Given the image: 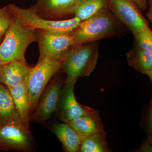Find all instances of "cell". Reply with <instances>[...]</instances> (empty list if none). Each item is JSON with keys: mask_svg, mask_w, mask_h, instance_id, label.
<instances>
[{"mask_svg": "<svg viewBox=\"0 0 152 152\" xmlns=\"http://www.w3.org/2000/svg\"><path fill=\"white\" fill-rule=\"evenodd\" d=\"M127 29L107 8L90 18L81 21L71 33L75 45L121 36Z\"/></svg>", "mask_w": 152, "mask_h": 152, "instance_id": "cell-1", "label": "cell"}, {"mask_svg": "<svg viewBox=\"0 0 152 152\" xmlns=\"http://www.w3.org/2000/svg\"><path fill=\"white\" fill-rule=\"evenodd\" d=\"M37 41L36 30L23 23L14 17L12 23L0 44V64L4 65L14 61L24 59L28 46Z\"/></svg>", "mask_w": 152, "mask_h": 152, "instance_id": "cell-2", "label": "cell"}, {"mask_svg": "<svg viewBox=\"0 0 152 152\" xmlns=\"http://www.w3.org/2000/svg\"><path fill=\"white\" fill-rule=\"evenodd\" d=\"M99 54L97 41L74 45L62 65L66 75L65 82L90 76L96 67Z\"/></svg>", "mask_w": 152, "mask_h": 152, "instance_id": "cell-3", "label": "cell"}, {"mask_svg": "<svg viewBox=\"0 0 152 152\" xmlns=\"http://www.w3.org/2000/svg\"><path fill=\"white\" fill-rule=\"evenodd\" d=\"M63 62L45 56L39 57L37 64L32 68L26 83L30 96L31 113L35 110L42 93L61 67Z\"/></svg>", "mask_w": 152, "mask_h": 152, "instance_id": "cell-4", "label": "cell"}, {"mask_svg": "<svg viewBox=\"0 0 152 152\" xmlns=\"http://www.w3.org/2000/svg\"><path fill=\"white\" fill-rule=\"evenodd\" d=\"M9 10L14 17L23 23L34 30L63 34H69L78 26L81 20L77 17L62 20H47L39 15L33 7L23 9L10 4Z\"/></svg>", "mask_w": 152, "mask_h": 152, "instance_id": "cell-5", "label": "cell"}, {"mask_svg": "<svg viewBox=\"0 0 152 152\" xmlns=\"http://www.w3.org/2000/svg\"><path fill=\"white\" fill-rule=\"evenodd\" d=\"M37 42L40 50L39 57L46 56L64 61L75 45L71 33L63 34L38 30Z\"/></svg>", "mask_w": 152, "mask_h": 152, "instance_id": "cell-6", "label": "cell"}, {"mask_svg": "<svg viewBox=\"0 0 152 152\" xmlns=\"http://www.w3.org/2000/svg\"><path fill=\"white\" fill-rule=\"evenodd\" d=\"M108 8L133 35L149 26V22L133 0H109Z\"/></svg>", "mask_w": 152, "mask_h": 152, "instance_id": "cell-7", "label": "cell"}, {"mask_svg": "<svg viewBox=\"0 0 152 152\" xmlns=\"http://www.w3.org/2000/svg\"><path fill=\"white\" fill-rule=\"evenodd\" d=\"M34 147V141L29 129L22 124L0 126V150L29 152Z\"/></svg>", "mask_w": 152, "mask_h": 152, "instance_id": "cell-8", "label": "cell"}, {"mask_svg": "<svg viewBox=\"0 0 152 152\" xmlns=\"http://www.w3.org/2000/svg\"><path fill=\"white\" fill-rule=\"evenodd\" d=\"M61 85V81L57 77L48 85L41 95L35 110L30 116V119L45 122L51 117L58 107Z\"/></svg>", "mask_w": 152, "mask_h": 152, "instance_id": "cell-9", "label": "cell"}, {"mask_svg": "<svg viewBox=\"0 0 152 152\" xmlns=\"http://www.w3.org/2000/svg\"><path fill=\"white\" fill-rule=\"evenodd\" d=\"M77 81L65 82L61 92L58 107L59 118L65 123L86 115L91 108L79 104L74 94V88Z\"/></svg>", "mask_w": 152, "mask_h": 152, "instance_id": "cell-10", "label": "cell"}, {"mask_svg": "<svg viewBox=\"0 0 152 152\" xmlns=\"http://www.w3.org/2000/svg\"><path fill=\"white\" fill-rule=\"evenodd\" d=\"M32 69L25 58L2 65L0 70V83L8 88L26 83Z\"/></svg>", "mask_w": 152, "mask_h": 152, "instance_id": "cell-11", "label": "cell"}, {"mask_svg": "<svg viewBox=\"0 0 152 152\" xmlns=\"http://www.w3.org/2000/svg\"><path fill=\"white\" fill-rule=\"evenodd\" d=\"M79 0H37L33 7L40 16L61 17L73 15Z\"/></svg>", "mask_w": 152, "mask_h": 152, "instance_id": "cell-12", "label": "cell"}, {"mask_svg": "<svg viewBox=\"0 0 152 152\" xmlns=\"http://www.w3.org/2000/svg\"><path fill=\"white\" fill-rule=\"evenodd\" d=\"M85 140L103 130V124L99 113L92 108L88 113L67 123Z\"/></svg>", "mask_w": 152, "mask_h": 152, "instance_id": "cell-13", "label": "cell"}, {"mask_svg": "<svg viewBox=\"0 0 152 152\" xmlns=\"http://www.w3.org/2000/svg\"><path fill=\"white\" fill-rule=\"evenodd\" d=\"M19 124L22 123L10 90L0 83V126Z\"/></svg>", "mask_w": 152, "mask_h": 152, "instance_id": "cell-14", "label": "cell"}, {"mask_svg": "<svg viewBox=\"0 0 152 152\" xmlns=\"http://www.w3.org/2000/svg\"><path fill=\"white\" fill-rule=\"evenodd\" d=\"M14 103L23 124L29 129L31 104L29 94L26 83L9 88Z\"/></svg>", "mask_w": 152, "mask_h": 152, "instance_id": "cell-15", "label": "cell"}, {"mask_svg": "<svg viewBox=\"0 0 152 152\" xmlns=\"http://www.w3.org/2000/svg\"><path fill=\"white\" fill-rule=\"evenodd\" d=\"M53 130L66 152H78L83 139L67 123H56Z\"/></svg>", "mask_w": 152, "mask_h": 152, "instance_id": "cell-16", "label": "cell"}, {"mask_svg": "<svg viewBox=\"0 0 152 152\" xmlns=\"http://www.w3.org/2000/svg\"><path fill=\"white\" fill-rule=\"evenodd\" d=\"M128 64L136 70L148 75L152 67V53L134 44L126 53Z\"/></svg>", "mask_w": 152, "mask_h": 152, "instance_id": "cell-17", "label": "cell"}, {"mask_svg": "<svg viewBox=\"0 0 152 152\" xmlns=\"http://www.w3.org/2000/svg\"><path fill=\"white\" fill-rule=\"evenodd\" d=\"M109 0H79L73 15L81 21L90 18L104 9L108 8Z\"/></svg>", "mask_w": 152, "mask_h": 152, "instance_id": "cell-18", "label": "cell"}, {"mask_svg": "<svg viewBox=\"0 0 152 152\" xmlns=\"http://www.w3.org/2000/svg\"><path fill=\"white\" fill-rule=\"evenodd\" d=\"M111 150L109 146L104 130L85 139L82 142L78 152H110Z\"/></svg>", "mask_w": 152, "mask_h": 152, "instance_id": "cell-19", "label": "cell"}, {"mask_svg": "<svg viewBox=\"0 0 152 152\" xmlns=\"http://www.w3.org/2000/svg\"><path fill=\"white\" fill-rule=\"evenodd\" d=\"M134 36V44L152 53V30L149 26L141 30Z\"/></svg>", "mask_w": 152, "mask_h": 152, "instance_id": "cell-20", "label": "cell"}, {"mask_svg": "<svg viewBox=\"0 0 152 152\" xmlns=\"http://www.w3.org/2000/svg\"><path fill=\"white\" fill-rule=\"evenodd\" d=\"M14 18V16L10 12L8 6L0 9V39L5 34Z\"/></svg>", "mask_w": 152, "mask_h": 152, "instance_id": "cell-21", "label": "cell"}, {"mask_svg": "<svg viewBox=\"0 0 152 152\" xmlns=\"http://www.w3.org/2000/svg\"><path fill=\"white\" fill-rule=\"evenodd\" d=\"M140 152H152V145L146 141L142 144L140 148L136 151Z\"/></svg>", "mask_w": 152, "mask_h": 152, "instance_id": "cell-22", "label": "cell"}, {"mask_svg": "<svg viewBox=\"0 0 152 152\" xmlns=\"http://www.w3.org/2000/svg\"><path fill=\"white\" fill-rule=\"evenodd\" d=\"M142 12L146 10L148 8L147 0H133Z\"/></svg>", "mask_w": 152, "mask_h": 152, "instance_id": "cell-23", "label": "cell"}, {"mask_svg": "<svg viewBox=\"0 0 152 152\" xmlns=\"http://www.w3.org/2000/svg\"><path fill=\"white\" fill-rule=\"evenodd\" d=\"M152 83V80H151ZM148 125L149 133L152 132V99L148 116Z\"/></svg>", "mask_w": 152, "mask_h": 152, "instance_id": "cell-24", "label": "cell"}, {"mask_svg": "<svg viewBox=\"0 0 152 152\" xmlns=\"http://www.w3.org/2000/svg\"><path fill=\"white\" fill-rule=\"evenodd\" d=\"M147 2L148 10L146 14V16L149 21L152 23V0H147Z\"/></svg>", "mask_w": 152, "mask_h": 152, "instance_id": "cell-25", "label": "cell"}, {"mask_svg": "<svg viewBox=\"0 0 152 152\" xmlns=\"http://www.w3.org/2000/svg\"><path fill=\"white\" fill-rule=\"evenodd\" d=\"M146 141L152 145V132L149 133L148 134L147 136Z\"/></svg>", "mask_w": 152, "mask_h": 152, "instance_id": "cell-26", "label": "cell"}, {"mask_svg": "<svg viewBox=\"0 0 152 152\" xmlns=\"http://www.w3.org/2000/svg\"><path fill=\"white\" fill-rule=\"evenodd\" d=\"M147 75L149 77L150 80H152V67L151 69V70L148 73Z\"/></svg>", "mask_w": 152, "mask_h": 152, "instance_id": "cell-27", "label": "cell"}, {"mask_svg": "<svg viewBox=\"0 0 152 152\" xmlns=\"http://www.w3.org/2000/svg\"><path fill=\"white\" fill-rule=\"evenodd\" d=\"M2 65H1V64H0V70H1V67Z\"/></svg>", "mask_w": 152, "mask_h": 152, "instance_id": "cell-28", "label": "cell"}]
</instances>
